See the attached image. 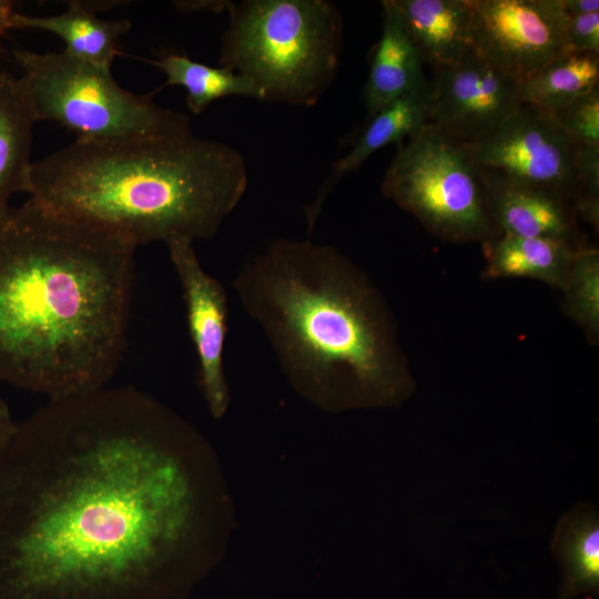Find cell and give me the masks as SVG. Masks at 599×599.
Returning a JSON list of instances; mask_svg holds the SVG:
<instances>
[{
	"label": "cell",
	"mask_w": 599,
	"mask_h": 599,
	"mask_svg": "<svg viewBox=\"0 0 599 599\" xmlns=\"http://www.w3.org/2000/svg\"><path fill=\"white\" fill-rule=\"evenodd\" d=\"M233 528L211 443L135 387L50 399L0 448V599H185Z\"/></svg>",
	"instance_id": "6da1fadb"
},
{
	"label": "cell",
	"mask_w": 599,
	"mask_h": 599,
	"mask_svg": "<svg viewBox=\"0 0 599 599\" xmlns=\"http://www.w3.org/2000/svg\"><path fill=\"white\" fill-rule=\"evenodd\" d=\"M125 238L29 197L0 216V383L60 399L103 387L125 344Z\"/></svg>",
	"instance_id": "7a4b0ae2"
},
{
	"label": "cell",
	"mask_w": 599,
	"mask_h": 599,
	"mask_svg": "<svg viewBox=\"0 0 599 599\" xmlns=\"http://www.w3.org/2000/svg\"><path fill=\"white\" fill-rule=\"evenodd\" d=\"M292 388L326 413L396 407L415 390L394 314L338 248L276 240L233 281Z\"/></svg>",
	"instance_id": "3957f363"
},
{
	"label": "cell",
	"mask_w": 599,
	"mask_h": 599,
	"mask_svg": "<svg viewBox=\"0 0 599 599\" xmlns=\"http://www.w3.org/2000/svg\"><path fill=\"white\" fill-rule=\"evenodd\" d=\"M244 156L191 133L71 144L32 162L42 206L139 245L214 237L247 187Z\"/></svg>",
	"instance_id": "277c9868"
},
{
	"label": "cell",
	"mask_w": 599,
	"mask_h": 599,
	"mask_svg": "<svg viewBox=\"0 0 599 599\" xmlns=\"http://www.w3.org/2000/svg\"><path fill=\"white\" fill-rule=\"evenodd\" d=\"M219 63L247 77L261 101L315 105L334 81L343 16L328 0L231 2Z\"/></svg>",
	"instance_id": "5b68a950"
},
{
	"label": "cell",
	"mask_w": 599,
	"mask_h": 599,
	"mask_svg": "<svg viewBox=\"0 0 599 599\" xmlns=\"http://www.w3.org/2000/svg\"><path fill=\"white\" fill-rule=\"evenodd\" d=\"M19 78L35 121H53L85 142L191 133L190 118L156 104L153 94L122 88L111 68L65 53L17 50Z\"/></svg>",
	"instance_id": "8992f818"
},
{
	"label": "cell",
	"mask_w": 599,
	"mask_h": 599,
	"mask_svg": "<svg viewBox=\"0 0 599 599\" xmlns=\"http://www.w3.org/2000/svg\"><path fill=\"white\" fill-rule=\"evenodd\" d=\"M382 193L443 241L485 244L499 234L486 205L479 167L463 144L429 122L398 148L384 174Z\"/></svg>",
	"instance_id": "52a82bcc"
},
{
	"label": "cell",
	"mask_w": 599,
	"mask_h": 599,
	"mask_svg": "<svg viewBox=\"0 0 599 599\" xmlns=\"http://www.w3.org/2000/svg\"><path fill=\"white\" fill-rule=\"evenodd\" d=\"M463 146L477 166L552 190L576 206L579 144L552 113L521 104L488 135Z\"/></svg>",
	"instance_id": "ba28073f"
},
{
	"label": "cell",
	"mask_w": 599,
	"mask_h": 599,
	"mask_svg": "<svg viewBox=\"0 0 599 599\" xmlns=\"http://www.w3.org/2000/svg\"><path fill=\"white\" fill-rule=\"evenodd\" d=\"M471 49L519 81L568 52L561 0H470Z\"/></svg>",
	"instance_id": "9c48e42d"
},
{
	"label": "cell",
	"mask_w": 599,
	"mask_h": 599,
	"mask_svg": "<svg viewBox=\"0 0 599 599\" xmlns=\"http://www.w3.org/2000/svg\"><path fill=\"white\" fill-rule=\"evenodd\" d=\"M433 69L429 123L459 144L485 138L521 105L520 81L473 49L458 61Z\"/></svg>",
	"instance_id": "30bf717a"
},
{
	"label": "cell",
	"mask_w": 599,
	"mask_h": 599,
	"mask_svg": "<svg viewBox=\"0 0 599 599\" xmlns=\"http://www.w3.org/2000/svg\"><path fill=\"white\" fill-rule=\"evenodd\" d=\"M165 244L183 292L190 336L199 361L200 386L211 416L220 419L231 403L223 366L229 315L226 291L203 268L192 241L173 238Z\"/></svg>",
	"instance_id": "8fae6325"
},
{
	"label": "cell",
	"mask_w": 599,
	"mask_h": 599,
	"mask_svg": "<svg viewBox=\"0 0 599 599\" xmlns=\"http://www.w3.org/2000/svg\"><path fill=\"white\" fill-rule=\"evenodd\" d=\"M479 173L486 205L499 234L554 238L578 246L572 202L497 170L479 167Z\"/></svg>",
	"instance_id": "7c38bea8"
},
{
	"label": "cell",
	"mask_w": 599,
	"mask_h": 599,
	"mask_svg": "<svg viewBox=\"0 0 599 599\" xmlns=\"http://www.w3.org/2000/svg\"><path fill=\"white\" fill-rule=\"evenodd\" d=\"M429 80L386 104L368 119L352 141L349 151L336 160L311 204L305 209L311 234L325 200L341 179L357 171L379 149L395 143L399 146L429 122Z\"/></svg>",
	"instance_id": "4fadbf2b"
},
{
	"label": "cell",
	"mask_w": 599,
	"mask_h": 599,
	"mask_svg": "<svg viewBox=\"0 0 599 599\" xmlns=\"http://www.w3.org/2000/svg\"><path fill=\"white\" fill-rule=\"evenodd\" d=\"M121 1H67L68 9L49 17L16 12L10 29H38L58 35L62 50L79 60L111 68L120 53L118 42L131 28L128 19H101L97 12L120 6Z\"/></svg>",
	"instance_id": "5bb4252c"
},
{
	"label": "cell",
	"mask_w": 599,
	"mask_h": 599,
	"mask_svg": "<svg viewBox=\"0 0 599 599\" xmlns=\"http://www.w3.org/2000/svg\"><path fill=\"white\" fill-rule=\"evenodd\" d=\"M382 34L372 49L364 87L368 116L425 84L423 60L393 0H383Z\"/></svg>",
	"instance_id": "9a60e30c"
},
{
	"label": "cell",
	"mask_w": 599,
	"mask_h": 599,
	"mask_svg": "<svg viewBox=\"0 0 599 599\" xmlns=\"http://www.w3.org/2000/svg\"><path fill=\"white\" fill-rule=\"evenodd\" d=\"M423 62L454 63L471 50L470 0H393Z\"/></svg>",
	"instance_id": "2e32d148"
},
{
	"label": "cell",
	"mask_w": 599,
	"mask_h": 599,
	"mask_svg": "<svg viewBox=\"0 0 599 599\" xmlns=\"http://www.w3.org/2000/svg\"><path fill=\"white\" fill-rule=\"evenodd\" d=\"M486 265L483 278L526 277L561 291L573 256L581 246L541 237L498 234L483 244Z\"/></svg>",
	"instance_id": "e0dca14e"
},
{
	"label": "cell",
	"mask_w": 599,
	"mask_h": 599,
	"mask_svg": "<svg viewBox=\"0 0 599 599\" xmlns=\"http://www.w3.org/2000/svg\"><path fill=\"white\" fill-rule=\"evenodd\" d=\"M35 122L19 78L0 70V216L12 195L27 191Z\"/></svg>",
	"instance_id": "ac0fdd59"
},
{
	"label": "cell",
	"mask_w": 599,
	"mask_h": 599,
	"mask_svg": "<svg viewBox=\"0 0 599 599\" xmlns=\"http://www.w3.org/2000/svg\"><path fill=\"white\" fill-rule=\"evenodd\" d=\"M552 550L564 568V597L598 591L599 520L592 506L580 505L559 521Z\"/></svg>",
	"instance_id": "d6986e66"
},
{
	"label": "cell",
	"mask_w": 599,
	"mask_h": 599,
	"mask_svg": "<svg viewBox=\"0 0 599 599\" xmlns=\"http://www.w3.org/2000/svg\"><path fill=\"white\" fill-rule=\"evenodd\" d=\"M599 54L564 52L520 81L521 104L554 113L598 85Z\"/></svg>",
	"instance_id": "ffe728a7"
},
{
	"label": "cell",
	"mask_w": 599,
	"mask_h": 599,
	"mask_svg": "<svg viewBox=\"0 0 599 599\" xmlns=\"http://www.w3.org/2000/svg\"><path fill=\"white\" fill-rule=\"evenodd\" d=\"M149 62L166 75L163 87L179 85L185 89L187 108L194 114L202 113L224 97L262 98L260 90L247 77L225 67H211L179 53H167Z\"/></svg>",
	"instance_id": "44dd1931"
},
{
	"label": "cell",
	"mask_w": 599,
	"mask_h": 599,
	"mask_svg": "<svg viewBox=\"0 0 599 599\" xmlns=\"http://www.w3.org/2000/svg\"><path fill=\"white\" fill-rule=\"evenodd\" d=\"M561 309L583 331L588 342H599V251L577 250L565 286Z\"/></svg>",
	"instance_id": "7402d4cb"
},
{
	"label": "cell",
	"mask_w": 599,
	"mask_h": 599,
	"mask_svg": "<svg viewBox=\"0 0 599 599\" xmlns=\"http://www.w3.org/2000/svg\"><path fill=\"white\" fill-rule=\"evenodd\" d=\"M579 145H599V85L552 113Z\"/></svg>",
	"instance_id": "603a6c76"
},
{
	"label": "cell",
	"mask_w": 599,
	"mask_h": 599,
	"mask_svg": "<svg viewBox=\"0 0 599 599\" xmlns=\"http://www.w3.org/2000/svg\"><path fill=\"white\" fill-rule=\"evenodd\" d=\"M579 194L576 201L577 216L593 227L599 225V145H579L577 158Z\"/></svg>",
	"instance_id": "cb8c5ba5"
},
{
	"label": "cell",
	"mask_w": 599,
	"mask_h": 599,
	"mask_svg": "<svg viewBox=\"0 0 599 599\" xmlns=\"http://www.w3.org/2000/svg\"><path fill=\"white\" fill-rule=\"evenodd\" d=\"M566 48L568 52L599 54V12L568 14Z\"/></svg>",
	"instance_id": "d4e9b609"
},
{
	"label": "cell",
	"mask_w": 599,
	"mask_h": 599,
	"mask_svg": "<svg viewBox=\"0 0 599 599\" xmlns=\"http://www.w3.org/2000/svg\"><path fill=\"white\" fill-rule=\"evenodd\" d=\"M174 6L180 11L210 10L213 12L226 11L231 1H175Z\"/></svg>",
	"instance_id": "484cf974"
},
{
	"label": "cell",
	"mask_w": 599,
	"mask_h": 599,
	"mask_svg": "<svg viewBox=\"0 0 599 599\" xmlns=\"http://www.w3.org/2000/svg\"><path fill=\"white\" fill-rule=\"evenodd\" d=\"M567 14H583L599 12L598 0H561Z\"/></svg>",
	"instance_id": "4316f807"
},
{
	"label": "cell",
	"mask_w": 599,
	"mask_h": 599,
	"mask_svg": "<svg viewBox=\"0 0 599 599\" xmlns=\"http://www.w3.org/2000/svg\"><path fill=\"white\" fill-rule=\"evenodd\" d=\"M16 427L11 413L4 399L0 396V448L11 436Z\"/></svg>",
	"instance_id": "83f0119b"
},
{
	"label": "cell",
	"mask_w": 599,
	"mask_h": 599,
	"mask_svg": "<svg viewBox=\"0 0 599 599\" xmlns=\"http://www.w3.org/2000/svg\"><path fill=\"white\" fill-rule=\"evenodd\" d=\"M14 11V3L8 0H0V35L10 30V24Z\"/></svg>",
	"instance_id": "f1b7e54d"
}]
</instances>
